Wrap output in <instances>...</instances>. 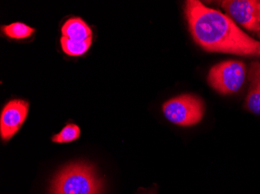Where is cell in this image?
<instances>
[{"mask_svg":"<svg viewBox=\"0 0 260 194\" xmlns=\"http://www.w3.org/2000/svg\"><path fill=\"white\" fill-rule=\"evenodd\" d=\"M185 13L194 42L206 52L260 58V42L245 33L229 16L198 0L186 1Z\"/></svg>","mask_w":260,"mask_h":194,"instance_id":"cell-1","label":"cell"},{"mask_svg":"<svg viewBox=\"0 0 260 194\" xmlns=\"http://www.w3.org/2000/svg\"><path fill=\"white\" fill-rule=\"evenodd\" d=\"M103 181L91 165L73 163L54 178L51 194H102Z\"/></svg>","mask_w":260,"mask_h":194,"instance_id":"cell-2","label":"cell"},{"mask_svg":"<svg viewBox=\"0 0 260 194\" xmlns=\"http://www.w3.org/2000/svg\"><path fill=\"white\" fill-rule=\"evenodd\" d=\"M204 111L203 100L191 94L176 96L163 105L165 118L172 123L180 126H192L200 123Z\"/></svg>","mask_w":260,"mask_h":194,"instance_id":"cell-3","label":"cell"},{"mask_svg":"<svg viewBox=\"0 0 260 194\" xmlns=\"http://www.w3.org/2000/svg\"><path fill=\"white\" fill-rule=\"evenodd\" d=\"M246 68L241 61L229 60L217 64L210 68L208 83L212 88L222 95L239 91L245 80Z\"/></svg>","mask_w":260,"mask_h":194,"instance_id":"cell-4","label":"cell"},{"mask_svg":"<svg viewBox=\"0 0 260 194\" xmlns=\"http://www.w3.org/2000/svg\"><path fill=\"white\" fill-rule=\"evenodd\" d=\"M221 7L232 20L246 30L260 31L259 0H224Z\"/></svg>","mask_w":260,"mask_h":194,"instance_id":"cell-5","label":"cell"},{"mask_svg":"<svg viewBox=\"0 0 260 194\" xmlns=\"http://www.w3.org/2000/svg\"><path fill=\"white\" fill-rule=\"evenodd\" d=\"M29 110L25 100H14L7 103L0 117V135L3 141L11 139L24 123Z\"/></svg>","mask_w":260,"mask_h":194,"instance_id":"cell-6","label":"cell"},{"mask_svg":"<svg viewBox=\"0 0 260 194\" xmlns=\"http://www.w3.org/2000/svg\"><path fill=\"white\" fill-rule=\"evenodd\" d=\"M249 91L245 101V107L254 114L260 116V62L251 63L248 71Z\"/></svg>","mask_w":260,"mask_h":194,"instance_id":"cell-7","label":"cell"},{"mask_svg":"<svg viewBox=\"0 0 260 194\" xmlns=\"http://www.w3.org/2000/svg\"><path fill=\"white\" fill-rule=\"evenodd\" d=\"M62 33L64 37L77 42H84L92 37L91 29L79 17H73L67 20L62 26Z\"/></svg>","mask_w":260,"mask_h":194,"instance_id":"cell-8","label":"cell"},{"mask_svg":"<svg viewBox=\"0 0 260 194\" xmlns=\"http://www.w3.org/2000/svg\"><path fill=\"white\" fill-rule=\"evenodd\" d=\"M92 43V37L84 42H77L62 36L60 38L61 46L63 52L70 56H79L87 52Z\"/></svg>","mask_w":260,"mask_h":194,"instance_id":"cell-9","label":"cell"},{"mask_svg":"<svg viewBox=\"0 0 260 194\" xmlns=\"http://www.w3.org/2000/svg\"><path fill=\"white\" fill-rule=\"evenodd\" d=\"M4 31L10 38L23 39L31 36L35 30L24 23L17 22L4 27Z\"/></svg>","mask_w":260,"mask_h":194,"instance_id":"cell-10","label":"cell"},{"mask_svg":"<svg viewBox=\"0 0 260 194\" xmlns=\"http://www.w3.org/2000/svg\"><path fill=\"white\" fill-rule=\"evenodd\" d=\"M80 136V129L77 125L69 124L66 125L60 132L52 137L55 143H69L76 141Z\"/></svg>","mask_w":260,"mask_h":194,"instance_id":"cell-11","label":"cell"},{"mask_svg":"<svg viewBox=\"0 0 260 194\" xmlns=\"http://www.w3.org/2000/svg\"><path fill=\"white\" fill-rule=\"evenodd\" d=\"M258 38L260 39V31L258 32Z\"/></svg>","mask_w":260,"mask_h":194,"instance_id":"cell-12","label":"cell"}]
</instances>
